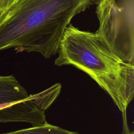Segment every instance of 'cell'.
Wrapping results in <instances>:
<instances>
[{
  "mask_svg": "<svg viewBox=\"0 0 134 134\" xmlns=\"http://www.w3.org/2000/svg\"><path fill=\"white\" fill-rule=\"evenodd\" d=\"M92 4L90 0H19L0 14V51L55 55L71 19Z\"/></svg>",
  "mask_w": 134,
  "mask_h": 134,
  "instance_id": "cell-1",
  "label": "cell"
},
{
  "mask_svg": "<svg viewBox=\"0 0 134 134\" xmlns=\"http://www.w3.org/2000/svg\"><path fill=\"white\" fill-rule=\"evenodd\" d=\"M1 134H80L61 127L51 125L47 121L43 124L32 126L26 129L11 131Z\"/></svg>",
  "mask_w": 134,
  "mask_h": 134,
  "instance_id": "cell-6",
  "label": "cell"
},
{
  "mask_svg": "<svg viewBox=\"0 0 134 134\" xmlns=\"http://www.w3.org/2000/svg\"><path fill=\"white\" fill-rule=\"evenodd\" d=\"M29 95L14 76L0 75V104L22 100Z\"/></svg>",
  "mask_w": 134,
  "mask_h": 134,
  "instance_id": "cell-5",
  "label": "cell"
},
{
  "mask_svg": "<svg viewBox=\"0 0 134 134\" xmlns=\"http://www.w3.org/2000/svg\"><path fill=\"white\" fill-rule=\"evenodd\" d=\"M92 4H97V3H98L100 0H90Z\"/></svg>",
  "mask_w": 134,
  "mask_h": 134,
  "instance_id": "cell-9",
  "label": "cell"
},
{
  "mask_svg": "<svg viewBox=\"0 0 134 134\" xmlns=\"http://www.w3.org/2000/svg\"><path fill=\"white\" fill-rule=\"evenodd\" d=\"M19 0H0V14L12 8Z\"/></svg>",
  "mask_w": 134,
  "mask_h": 134,
  "instance_id": "cell-7",
  "label": "cell"
},
{
  "mask_svg": "<svg viewBox=\"0 0 134 134\" xmlns=\"http://www.w3.org/2000/svg\"><path fill=\"white\" fill-rule=\"evenodd\" d=\"M61 85L56 83L38 93L30 94L25 99L0 109V122H25L32 126L46 122L45 111L60 93Z\"/></svg>",
  "mask_w": 134,
  "mask_h": 134,
  "instance_id": "cell-4",
  "label": "cell"
},
{
  "mask_svg": "<svg viewBox=\"0 0 134 134\" xmlns=\"http://www.w3.org/2000/svg\"><path fill=\"white\" fill-rule=\"evenodd\" d=\"M18 102H11V103H5V104H0V109H2L3 108H5L7 107H9L17 102H18Z\"/></svg>",
  "mask_w": 134,
  "mask_h": 134,
  "instance_id": "cell-8",
  "label": "cell"
},
{
  "mask_svg": "<svg viewBox=\"0 0 134 134\" xmlns=\"http://www.w3.org/2000/svg\"><path fill=\"white\" fill-rule=\"evenodd\" d=\"M58 66L70 65L83 71L110 96L122 114L125 133L129 132L127 110L134 95V65L116 56L95 33L71 25L60 41Z\"/></svg>",
  "mask_w": 134,
  "mask_h": 134,
  "instance_id": "cell-2",
  "label": "cell"
},
{
  "mask_svg": "<svg viewBox=\"0 0 134 134\" xmlns=\"http://www.w3.org/2000/svg\"><path fill=\"white\" fill-rule=\"evenodd\" d=\"M96 34L123 61L133 64L134 0H100Z\"/></svg>",
  "mask_w": 134,
  "mask_h": 134,
  "instance_id": "cell-3",
  "label": "cell"
},
{
  "mask_svg": "<svg viewBox=\"0 0 134 134\" xmlns=\"http://www.w3.org/2000/svg\"><path fill=\"white\" fill-rule=\"evenodd\" d=\"M125 134H133V132H128V133H125Z\"/></svg>",
  "mask_w": 134,
  "mask_h": 134,
  "instance_id": "cell-10",
  "label": "cell"
}]
</instances>
